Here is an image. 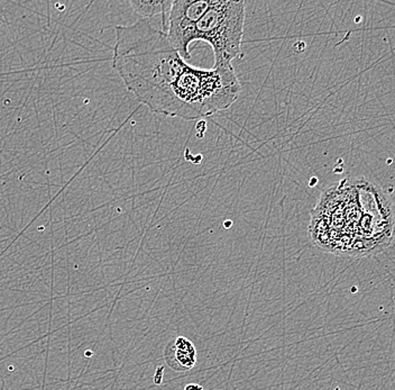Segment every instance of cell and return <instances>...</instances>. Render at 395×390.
<instances>
[{"label": "cell", "instance_id": "cell-1", "mask_svg": "<svg viewBox=\"0 0 395 390\" xmlns=\"http://www.w3.org/2000/svg\"><path fill=\"white\" fill-rule=\"evenodd\" d=\"M113 67L128 92L151 112L184 121L210 117L237 101L242 85L233 64L192 67L149 19L116 26Z\"/></svg>", "mask_w": 395, "mask_h": 390}, {"label": "cell", "instance_id": "cell-2", "mask_svg": "<svg viewBox=\"0 0 395 390\" xmlns=\"http://www.w3.org/2000/svg\"><path fill=\"white\" fill-rule=\"evenodd\" d=\"M395 231L392 201L366 178H348L320 197L312 214L313 241L330 254L366 256L389 247Z\"/></svg>", "mask_w": 395, "mask_h": 390}, {"label": "cell", "instance_id": "cell-3", "mask_svg": "<svg viewBox=\"0 0 395 390\" xmlns=\"http://www.w3.org/2000/svg\"><path fill=\"white\" fill-rule=\"evenodd\" d=\"M245 3L234 0H210V6L198 21L195 41H204L213 48L215 64H233L244 57Z\"/></svg>", "mask_w": 395, "mask_h": 390}, {"label": "cell", "instance_id": "cell-4", "mask_svg": "<svg viewBox=\"0 0 395 390\" xmlns=\"http://www.w3.org/2000/svg\"><path fill=\"white\" fill-rule=\"evenodd\" d=\"M209 6L210 0H174L172 3L164 32L184 61L191 58L195 26Z\"/></svg>", "mask_w": 395, "mask_h": 390}, {"label": "cell", "instance_id": "cell-5", "mask_svg": "<svg viewBox=\"0 0 395 390\" xmlns=\"http://www.w3.org/2000/svg\"><path fill=\"white\" fill-rule=\"evenodd\" d=\"M164 359L167 366L174 371H189L197 363V350L190 340L179 336L167 343Z\"/></svg>", "mask_w": 395, "mask_h": 390}, {"label": "cell", "instance_id": "cell-6", "mask_svg": "<svg viewBox=\"0 0 395 390\" xmlns=\"http://www.w3.org/2000/svg\"><path fill=\"white\" fill-rule=\"evenodd\" d=\"M133 10L143 19H149L161 16V26H165L167 16L170 12L173 1L172 0H154V1H142V0H131L129 1Z\"/></svg>", "mask_w": 395, "mask_h": 390}, {"label": "cell", "instance_id": "cell-7", "mask_svg": "<svg viewBox=\"0 0 395 390\" xmlns=\"http://www.w3.org/2000/svg\"><path fill=\"white\" fill-rule=\"evenodd\" d=\"M162 375H163V367H160L154 375V384H161Z\"/></svg>", "mask_w": 395, "mask_h": 390}, {"label": "cell", "instance_id": "cell-8", "mask_svg": "<svg viewBox=\"0 0 395 390\" xmlns=\"http://www.w3.org/2000/svg\"><path fill=\"white\" fill-rule=\"evenodd\" d=\"M184 390H204V387L200 386V384H189L184 387Z\"/></svg>", "mask_w": 395, "mask_h": 390}]
</instances>
